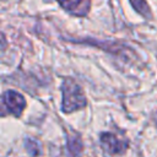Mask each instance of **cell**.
I'll list each match as a JSON object with an SVG mask.
<instances>
[{
  "mask_svg": "<svg viewBox=\"0 0 157 157\" xmlns=\"http://www.w3.org/2000/svg\"><path fill=\"white\" fill-rule=\"evenodd\" d=\"M63 92V112L70 113L86 105V98L80 86L72 80H65L61 86Z\"/></svg>",
  "mask_w": 157,
  "mask_h": 157,
  "instance_id": "cell-1",
  "label": "cell"
},
{
  "mask_svg": "<svg viewBox=\"0 0 157 157\" xmlns=\"http://www.w3.org/2000/svg\"><path fill=\"white\" fill-rule=\"evenodd\" d=\"M2 102H4V104L6 105V108L9 109V112L10 113H12L13 115H16V117H18L22 112H23V109H25V107H26V101H25V98L18 93V92H16V91H6L5 93H4V96H2Z\"/></svg>",
  "mask_w": 157,
  "mask_h": 157,
  "instance_id": "cell-2",
  "label": "cell"
},
{
  "mask_svg": "<svg viewBox=\"0 0 157 157\" xmlns=\"http://www.w3.org/2000/svg\"><path fill=\"white\" fill-rule=\"evenodd\" d=\"M101 145L107 152H109L112 155L123 153L128 148V144L125 141L119 140L118 136H115L110 132H104L101 135Z\"/></svg>",
  "mask_w": 157,
  "mask_h": 157,
  "instance_id": "cell-3",
  "label": "cell"
},
{
  "mask_svg": "<svg viewBox=\"0 0 157 157\" xmlns=\"http://www.w3.org/2000/svg\"><path fill=\"white\" fill-rule=\"evenodd\" d=\"M63 9L76 15H83L88 9L90 0H58Z\"/></svg>",
  "mask_w": 157,
  "mask_h": 157,
  "instance_id": "cell-4",
  "label": "cell"
},
{
  "mask_svg": "<svg viewBox=\"0 0 157 157\" xmlns=\"http://www.w3.org/2000/svg\"><path fill=\"white\" fill-rule=\"evenodd\" d=\"M130 4L132 5V7L140 13L144 17H151V11H150V7L148 5L146 4L145 0H129Z\"/></svg>",
  "mask_w": 157,
  "mask_h": 157,
  "instance_id": "cell-5",
  "label": "cell"
},
{
  "mask_svg": "<svg viewBox=\"0 0 157 157\" xmlns=\"http://www.w3.org/2000/svg\"><path fill=\"white\" fill-rule=\"evenodd\" d=\"M67 147L71 153H77L81 150V141L78 137H69L67 141Z\"/></svg>",
  "mask_w": 157,
  "mask_h": 157,
  "instance_id": "cell-6",
  "label": "cell"
},
{
  "mask_svg": "<svg viewBox=\"0 0 157 157\" xmlns=\"http://www.w3.org/2000/svg\"><path fill=\"white\" fill-rule=\"evenodd\" d=\"M26 147L28 150V152L32 155V156H37L40 151L39 148V144L37 141H33V140H27L26 141Z\"/></svg>",
  "mask_w": 157,
  "mask_h": 157,
  "instance_id": "cell-7",
  "label": "cell"
}]
</instances>
